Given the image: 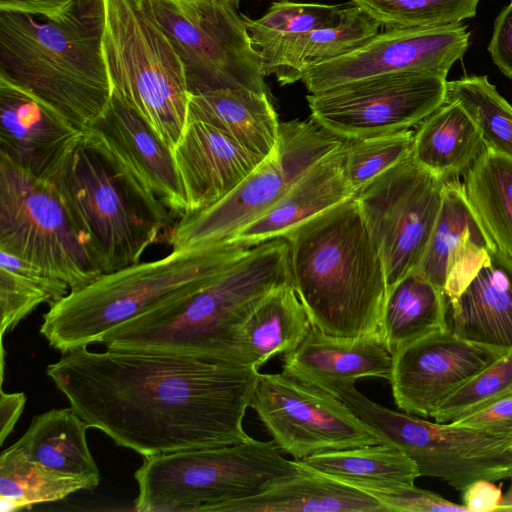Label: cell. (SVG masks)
Listing matches in <instances>:
<instances>
[{
	"mask_svg": "<svg viewBox=\"0 0 512 512\" xmlns=\"http://www.w3.org/2000/svg\"><path fill=\"white\" fill-rule=\"evenodd\" d=\"M488 52L499 70L512 79V0L495 19Z\"/></svg>",
	"mask_w": 512,
	"mask_h": 512,
	"instance_id": "obj_43",
	"label": "cell"
},
{
	"mask_svg": "<svg viewBox=\"0 0 512 512\" xmlns=\"http://www.w3.org/2000/svg\"><path fill=\"white\" fill-rule=\"evenodd\" d=\"M88 428V423L71 407L52 409L35 416L13 446L30 460L56 472L99 483V469L87 444Z\"/></svg>",
	"mask_w": 512,
	"mask_h": 512,
	"instance_id": "obj_31",
	"label": "cell"
},
{
	"mask_svg": "<svg viewBox=\"0 0 512 512\" xmlns=\"http://www.w3.org/2000/svg\"><path fill=\"white\" fill-rule=\"evenodd\" d=\"M84 134L54 107L0 72V155L50 179Z\"/></svg>",
	"mask_w": 512,
	"mask_h": 512,
	"instance_id": "obj_18",
	"label": "cell"
},
{
	"mask_svg": "<svg viewBox=\"0 0 512 512\" xmlns=\"http://www.w3.org/2000/svg\"><path fill=\"white\" fill-rule=\"evenodd\" d=\"M345 6L279 1L261 18L244 19L254 46L264 53L288 39L336 24Z\"/></svg>",
	"mask_w": 512,
	"mask_h": 512,
	"instance_id": "obj_37",
	"label": "cell"
},
{
	"mask_svg": "<svg viewBox=\"0 0 512 512\" xmlns=\"http://www.w3.org/2000/svg\"><path fill=\"white\" fill-rule=\"evenodd\" d=\"M98 484L89 478L59 473L34 462L13 445L0 455L2 511L62 500L79 490H94Z\"/></svg>",
	"mask_w": 512,
	"mask_h": 512,
	"instance_id": "obj_34",
	"label": "cell"
},
{
	"mask_svg": "<svg viewBox=\"0 0 512 512\" xmlns=\"http://www.w3.org/2000/svg\"><path fill=\"white\" fill-rule=\"evenodd\" d=\"M291 284L323 333L383 341L387 280L354 196L284 236Z\"/></svg>",
	"mask_w": 512,
	"mask_h": 512,
	"instance_id": "obj_2",
	"label": "cell"
},
{
	"mask_svg": "<svg viewBox=\"0 0 512 512\" xmlns=\"http://www.w3.org/2000/svg\"><path fill=\"white\" fill-rule=\"evenodd\" d=\"M174 1H191V0H174Z\"/></svg>",
	"mask_w": 512,
	"mask_h": 512,
	"instance_id": "obj_48",
	"label": "cell"
},
{
	"mask_svg": "<svg viewBox=\"0 0 512 512\" xmlns=\"http://www.w3.org/2000/svg\"><path fill=\"white\" fill-rule=\"evenodd\" d=\"M445 294L416 269L387 290L382 337L389 352L449 328Z\"/></svg>",
	"mask_w": 512,
	"mask_h": 512,
	"instance_id": "obj_32",
	"label": "cell"
},
{
	"mask_svg": "<svg viewBox=\"0 0 512 512\" xmlns=\"http://www.w3.org/2000/svg\"><path fill=\"white\" fill-rule=\"evenodd\" d=\"M282 360V372L323 391L365 377L389 380L392 369V354L382 340L330 336L314 326Z\"/></svg>",
	"mask_w": 512,
	"mask_h": 512,
	"instance_id": "obj_22",
	"label": "cell"
},
{
	"mask_svg": "<svg viewBox=\"0 0 512 512\" xmlns=\"http://www.w3.org/2000/svg\"><path fill=\"white\" fill-rule=\"evenodd\" d=\"M302 472L271 441H246L145 457L134 473L138 512H223Z\"/></svg>",
	"mask_w": 512,
	"mask_h": 512,
	"instance_id": "obj_7",
	"label": "cell"
},
{
	"mask_svg": "<svg viewBox=\"0 0 512 512\" xmlns=\"http://www.w3.org/2000/svg\"><path fill=\"white\" fill-rule=\"evenodd\" d=\"M291 283L285 237L251 247L201 289L142 313L106 332L107 349L157 351L233 362L234 335L272 290Z\"/></svg>",
	"mask_w": 512,
	"mask_h": 512,
	"instance_id": "obj_3",
	"label": "cell"
},
{
	"mask_svg": "<svg viewBox=\"0 0 512 512\" xmlns=\"http://www.w3.org/2000/svg\"><path fill=\"white\" fill-rule=\"evenodd\" d=\"M102 52L112 93L174 149L187 122L189 90L181 58L148 0H104Z\"/></svg>",
	"mask_w": 512,
	"mask_h": 512,
	"instance_id": "obj_8",
	"label": "cell"
},
{
	"mask_svg": "<svg viewBox=\"0 0 512 512\" xmlns=\"http://www.w3.org/2000/svg\"><path fill=\"white\" fill-rule=\"evenodd\" d=\"M250 407L294 460L384 443L342 400L284 372L260 373Z\"/></svg>",
	"mask_w": 512,
	"mask_h": 512,
	"instance_id": "obj_14",
	"label": "cell"
},
{
	"mask_svg": "<svg viewBox=\"0 0 512 512\" xmlns=\"http://www.w3.org/2000/svg\"><path fill=\"white\" fill-rule=\"evenodd\" d=\"M250 248L227 240L172 249L160 259L104 273L50 305L40 332L62 353L100 343L119 324L209 284Z\"/></svg>",
	"mask_w": 512,
	"mask_h": 512,
	"instance_id": "obj_5",
	"label": "cell"
},
{
	"mask_svg": "<svg viewBox=\"0 0 512 512\" xmlns=\"http://www.w3.org/2000/svg\"><path fill=\"white\" fill-rule=\"evenodd\" d=\"M512 396V349L449 397L433 414L439 423L456 421Z\"/></svg>",
	"mask_w": 512,
	"mask_h": 512,
	"instance_id": "obj_40",
	"label": "cell"
},
{
	"mask_svg": "<svg viewBox=\"0 0 512 512\" xmlns=\"http://www.w3.org/2000/svg\"><path fill=\"white\" fill-rule=\"evenodd\" d=\"M182 60L190 94L221 89L267 93L262 58L240 0H148Z\"/></svg>",
	"mask_w": 512,
	"mask_h": 512,
	"instance_id": "obj_12",
	"label": "cell"
},
{
	"mask_svg": "<svg viewBox=\"0 0 512 512\" xmlns=\"http://www.w3.org/2000/svg\"><path fill=\"white\" fill-rule=\"evenodd\" d=\"M414 132L409 130L344 143V173L355 192L411 155Z\"/></svg>",
	"mask_w": 512,
	"mask_h": 512,
	"instance_id": "obj_39",
	"label": "cell"
},
{
	"mask_svg": "<svg viewBox=\"0 0 512 512\" xmlns=\"http://www.w3.org/2000/svg\"><path fill=\"white\" fill-rule=\"evenodd\" d=\"M46 374L89 427L144 457L251 438L243 420L260 375L252 366L81 346Z\"/></svg>",
	"mask_w": 512,
	"mask_h": 512,
	"instance_id": "obj_1",
	"label": "cell"
},
{
	"mask_svg": "<svg viewBox=\"0 0 512 512\" xmlns=\"http://www.w3.org/2000/svg\"><path fill=\"white\" fill-rule=\"evenodd\" d=\"M497 248L470 205L463 184L444 187L437 221L418 267L449 303L463 291Z\"/></svg>",
	"mask_w": 512,
	"mask_h": 512,
	"instance_id": "obj_20",
	"label": "cell"
},
{
	"mask_svg": "<svg viewBox=\"0 0 512 512\" xmlns=\"http://www.w3.org/2000/svg\"><path fill=\"white\" fill-rule=\"evenodd\" d=\"M344 143L315 163L273 207L230 240L250 248L284 237L302 223L351 199L355 190L343 169Z\"/></svg>",
	"mask_w": 512,
	"mask_h": 512,
	"instance_id": "obj_23",
	"label": "cell"
},
{
	"mask_svg": "<svg viewBox=\"0 0 512 512\" xmlns=\"http://www.w3.org/2000/svg\"><path fill=\"white\" fill-rule=\"evenodd\" d=\"M187 121L207 124L263 158L275 149L279 121L267 93L221 89L190 94Z\"/></svg>",
	"mask_w": 512,
	"mask_h": 512,
	"instance_id": "obj_26",
	"label": "cell"
},
{
	"mask_svg": "<svg viewBox=\"0 0 512 512\" xmlns=\"http://www.w3.org/2000/svg\"><path fill=\"white\" fill-rule=\"evenodd\" d=\"M445 183L410 155L355 192L382 259L388 289L418 269L439 215Z\"/></svg>",
	"mask_w": 512,
	"mask_h": 512,
	"instance_id": "obj_13",
	"label": "cell"
},
{
	"mask_svg": "<svg viewBox=\"0 0 512 512\" xmlns=\"http://www.w3.org/2000/svg\"><path fill=\"white\" fill-rule=\"evenodd\" d=\"M451 306L450 330L469 342L512 349V259L496 248Z\"/></svg>",
	"mask_w": 512,
	"mask_h": 512,
	"instance_id": "obj_24",
	"label": "cell"
},
{
	"mask_svg": "<svg viewBox=\"0 0 512 512\" xmlns=\"http://www.w3.org/2000/svg\"><path fill=\"white\" fill-rule=\"evenodd\" d=\"M447 77L428 72L362 79L307 95L311 118L348 140L418 125L446 101Z\"/></svg>",
	"mask_w": 512,
	"mask_h": 512,
	"instance_id": "obj_15",
	"label": "cell"
},
{
	"mask_svg": "<svg viewBox=\"0 0 512 512\" xmlns=\"http://www.w3.org/2000/svg\"><path fill=\"white\" fill-rule=\"evenodd\" d=\"M466 25L394 28L377 33L358 48L306 68L301 76L310 93L381 75L428 72L447 77L469 45Z\"/></svg>",
	"mask_w": 512,
	"mask_h": 512,
	"instance_id": "obj_16",
	"label": "cell"
},
{
	"mask_svg": "<svg viewBox=\"0 0 512 512\" xmlns=\"http://www.w3.org/2000/svg\"><path fill=\"white\" fill-rule=\"evenodd\" d=\"M387 29L461 23L476 15L480 0H350Z\"/></svg>",
	"mask_w": 512,
	"mask_h": 512,
	"instance_id": "obj_38",
	"label": "cell"
},
{
	"mask_svg": "<svg viewBox=\"0 0 512 512\" xmlns=\"http://www.w3.org/2000/svg\"><path fill=\"white\" fill-rule=\"evenodd\" d=\"M279 1H288V0H279Z\"/></svg>",
	"mask_w": 512,
	"mask_h": 512,
	"instance_id": "obj_49",
	"label": "cell"
},
{
	"mask_svg": "<svg viewBox=\"0 0 512 512\" xmlns=\"http://www.w3.org/2000/svg\"><path fill=\"white\" fill-rule=\"evenodd\" d=\"M296 461L306 469L367 492L410 487L420 477L415 462L385 442L314 454Z\"/></svg>",
	"mask_w": 512,
	"mask_h": 512,
	"instance_id": "obj_30",
	"label": "cell"
},
{
	"mask_svg": "<svg viewBox=\"0 0 512 512\" xmlns=\"http://www.w3.org/2000/svg\"><path fill=\"white\" fill-rule=\"evenodd\" d=\"M388 512H470L463 504H456L440 495L415 485L390 492L369 491Z\"/></svg>",
	"mask_w": 512,
	"mask_h": 512,
	"instance_id": "obj_41",
	"label": "cell"
},
{
	"mask_svg": "<svg viewBox=\"0 0 512 512\" xmlns=\"http://www.w3.org/2000/svg\"><path fill=\"white\" fill-rule=\"evenodd\" d=\"M505 352L456 336L450 328L392 354L390 384L397 407L432 417L456 391Z\"/></svg>",
	"mask_w": 512,
	"mask_h": 512,
	"instance_id": "obj_17",
	"label": "cell"
},
{
	"mask_svg": "<svg viewBox=\"0 0 512 512\" xmlns=\"http://www.w3.org/2000/svg\"><path fill=\"white\" fill-rule=\"evenodd\" d=\"M70 292L62 280L12 254L0 251V336L39 305H52Z\"/></svg>",
	"mask_w": 512,
	"mask_h": 512,
	"instance_id": "obj_35",
	"label": "cell"
},
{
	"mask_svg": "<svg viewBox=\"0 0 512 512\" xmlns=\"http://www.w3.org/2000/svg\"><path fill=\"white\" fill-rule=\"evenodd\" d=\"M50 180L87 236L103 274L140 262L170 226L166 205L86 134Z\"/></svg>",
	"mask_w": 512,
	"mask_h": 512,
	"instance_id": "obj_6",
	"label": "cell"
},
{
	"mask_svg": "<svg viewBox=\"0 0 512 512\" xmlns=\"http://www.w3.org/2000/svg\"><path fill=\"white\" fill-rule=\"evenodd\" d=\"M179 217L188 203L170 147L116 94L84 132Z\"/></svg>",
	"mask_w": 512,
	"mask_h": 512,
	"instance_id": "obj_19",
	"label": "cell"
},
{
	"mask_svg": "<svg viewBox=\"0 0 512 512\" xmlns=\"http://www.w3.org/2000/svg\"><path fill=\"white\" fill-rule=\"evenodd\" d=\"M301 467L298 475L233 501L223 512H388L369 492Z\"/></svg>",
	"mask_w": 512,
	"mask_h": 512,
	"instance_id": "obj_28",
	"label": "cell"
},
{
	"mask_svg": "<svg viewBox=\"0 0 512 512\" xmlns=\"http://www.w3.org/2000/svg\"><path fill=\"white\" fill-rule=\"evenodd\" d=\"M463 187L489 237L512 259V159L484 148Z\"/></svg>",
	"mask_w": 512,
	"mask_h": 512,
	"instance_id": "obj_33",
	"label": "cell"
},
{
	"mask_svg": "<svg viewBox=\"0 0 512 512\" xmlns=\"http://www.w3.org/2000/svg\"><path fill=\"white\" fill-rule=\"evenodd\" d=\"M345 142L312 118L280 123L274 151L215 204L181 216L169 232L172 249L230 240L273 207L315 163Z\"/></svg>",
	"mask_w": 512,
	"mask_h": 512,
	"instance_id": "obj_11",
	"label": "cell"
},
{
	"mask_svg": "<svg viewBox=\"0 0 512 512\" xmlns=\"http://www.w3.org/2000/svg\"><path fill=\"white\" fill-rule=\"evenodd\" d=\"M79 0H0V12L63 20Z\"/></svg>",
	"mask_w": 512,
	"mask_h": 512,
	"instance_id": "obj_44",
	"label": "cell"
},
{
	"mask_svg": "<svg viewBox=\"0 0 512 512\" xmlns=\"http://www.w3.org/2000/svg\"><path fill=\"white\" fill-rule=\"evenodd\" d=\"M104 23V0H79L61 21L0 12V72L85 132L112 96Z\"/></svg>",
	"mask_w": 512,
	"mask_h": 512,
	"instance_id": "obj_4",
	"label": "cell"
},
{
	"mask_svg": "<svg viewBox=\"0 0 512 512\" xmlns=\"http://www.w3.org/2000/svg\"><path fill=\"white\" fill-rule=\"evenodd\" d=\"M26 403L24 393L0 391V444L2 445L21 416Z\"/></svg>",
	"mask_w": 512,
	"mask_h": 512,
	"instance_id": "obj_46",
	"label": "cell"
},
{
	"mask_svg": "<svg viewBox=\"0 0 512 512\" xmlns=\"http://www.w3.org/2000/svg\"><path fill=\"white\" fill-rule=\"evenodd\" d=\"M498 511H512V476L510 477L509 488L502 497Z\"/></svg>",
	"mask_w": 512,
	"mask_h": 512,
	"instance_id": "obj_47",
	"label": "cell"
},
{
	"mask_svg": "<svg viewBox=\"0 0 512 512\" xmlns=\"http://www.w3.org/2000/svg\"><path fill=\"white\" fill-rule=\"evenodd\" d=\"M474 121L454 101H445L418 124L411 155L421 166L443 178L466 173L484 150Z\"/></svg>",
	"mask_w": 512,
	"mask_h": 512,
	"instance_id": "obj_29",
	"label": "cell"
},
{
	"mask_svg": "<svg viewBox=\"0 0 512 512\" xmlns=\"http://www.w3.org/2000/svg\"><path fill=\"white\" fill-rule=\"evenodd\" d=\"M172 153L188 203L186 214L224 198L265 159L196 121L186 122Z\"/></svg>",
	"mask_w": 512,
	"mask_h": 512,
	"instance_id": "obj_21",
	"label": "cell"
},
{
	"mask_svg": "<svg viewBox=\"0 0 512 512\" xmlns=\"http://www.w3.org/2000/svg\"><path fill=\"white\" fill-rule=\"evenodd\" d=\"M312 326L292 284L282 285L263 297L237 328L233 362L258 368L273 356L296 349Z\"/></svg>",
	"mask_w": 512,
	"mask_h": 512,
	"instance_id": "obj_25",
	"label": "cell"
},
{
	"mask_svg": "<svg viewBox=\"0 0 512 512\" xmlns=\"http://www.w3.org/2000/svg\"><path fill=\"white\" fill-rule=\"evenodd\" d=\"M342 400L385 443L417 465L420 476L439 478L459 491L479 480L512 476V439L455 421L433 423L375 403L355 384L327 389Z\"/></svg>",
	"mask_w": 512,
	"mask_h": 512,
	"instance_id": "obj_10",
	"label": "cell"
},
{
	"mask_svg": "<svg viewBox=\"0 0 512 512\" xmlns=\"http://www.w3.org/2000/svg\"><path fill=\"white\" fill-rule=\"evenodd\" d=\"M0 251L79 290L103 273L87 236L50 179L0 155Z\"/></svg>",
	"mask_w": 512,
	"mask_h": 512,
	"instance_id": "obj_9",
	"label": "cell"
},
{
	"mask_svg": "<svg viewBox=\"0 0 512 512\" xmlns=\"http://www.w3.org/2000/svg\"><path fill=\"white\" fill-rule=\"evenodd\" d=\"M381 24L355 5L346 4L334 25L288 39L260 53L264 76L275 75L282 84L301 80L309 66L342 56L379 33Z\"/></svg>",
	"mask_w": 512,
	"mask_h": 512,
	"instance_id": "obj_27",
	"label": "cell"
},
{
	"mask_svg": "<svg viewBox=\"0 0 512 512\" xmlns=\"http://www.w3.org/2000/svg\"><path fill=\"white\" fill-rule=\"evenodd\" d=\"M446 101L463 107L477 126L486 149L512 159V105L487 76L447 81Z\"/></svg>",
	"mask_w": 512,
	"mask_h": 512,
	"instance_id": "obj_36",
	"label": "cell"
},
{
	"mask_svg": "<svg viewBox=\"0 0 512 512\" xmlns=\"http://www.w3.org/2000/svg\"><path fill=\"white\" fill-rule=\"evenodd\" d=\"M462 492L470 512L498 511L503 497L501 489L487 480L473 482Z\"/></svg>",
	"mask_w": 512,
	"mask_h": 512,
	"instance_id": "obj_45",
	"label": "cell"
},
{
	"mask_svg": "<svg viewBox=\"0 0 512 512\" xmlns=\"http://www.w3.org/2000/svg\"><path fill=\"white\" fill-rule=\"evenodd\" d=\"M455 422L512 439V396L472 412Z\"/></svg>",
	"mask_w": 512,
	"mask_h": 512,
	"instance_id": "obj_42",
	"label": "cell"
}]
</instances>
